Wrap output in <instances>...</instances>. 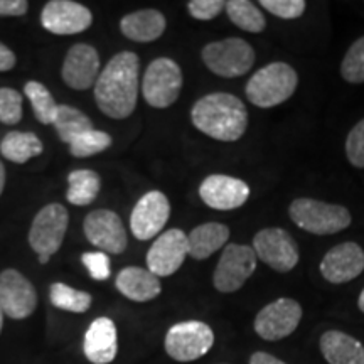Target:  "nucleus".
Returning <instances> with one entry per match:
<instances>
[{
  "label": "nucleus",
  "instance_id": "obj_1",
  "mask_svg": "<svg viewBox=\"0 0 364 364\" xmlns=\"http://www.w3.org/2000/svg\"><path fill=\"white\" fill-rule=\"evenodd\" d=\"M140 59L122 51L113 56L95 83V100L107 117L124 120L134 113L140 90Z\"/></svg>",
  "mask_w": 364,
  "mask_h": 364
},
{
  "label": "nucleus",
  "instance_id": "obj_2",
  "mask_svg": "<svg viewBox=\"0 0 364 364\" xmlns=\"http://www.w3.org/2000/svg\"><path fill=\"white\" fill-rule=\"evenodd\" d=\"M196 129L220 142H236L247 132L248 112L245 103L231 93H209L191 110Z\"/></svg>",
  "mask_w": 364,
  "mask_h": 364
},
{
  "label": "nucleus",
  "instance_id": "obj_3",
  "mask_svg": "<svg viewBox=\"0 0 364 364\" xmlns=\"http://www.w3.org/2000/svg\"><path fill=\"white\" fill-rule=\"evenodd\" d=\"M299 76L287 63H270L258 70L247 83V98L260 108L284 103L295 93Z\"/></svg>",
  "mask_w": 364,
  "mask_h": 364
},
{
  "label": "nucleus",
  "instance_id": "obj_4",
  "mask_svg": "<svg viewBox=\"0 0 364 364\" xmlns=\"http://www.w3.org/2000/svg\"><path fill=\"white\" fill-rule=\"evenodd\" d=\"M290 218L299 228L312 235H334L351 225V213L339 204L311 198H299L290 204Z\"/></svg>",
  "mask_w": 364,
  "mask_h": 364
},
{
  "label": "nucleus",
  "instance_id": "obj_5",
  "mask_svg": "<svg viewBox=\"0 0 364 364\" xmlns=\"http://www.w3.org/2000/svg\"><path fill=\"white\" fill-rule=\"evenodd\" d=\"M203 61L208 70L223 78L247 75L255 65V49L241 38H228L203 48Z\"/></svg>",
  "mask_w": 364,
  "mask_h": 364
},
{
  "label": "nucleus",
  "instance_id": "obj_6",
  "mask_svg": "<svg viewBox=\"0 0 364 364\" xmlns=\"http://www.w3.org/2000/svg\"><path fill=\"white\" fill-rule=\"evenodd\" d=\"M215 344V332L206 322H177L166 334V353L179 363H191L211 351Z\"/></svg>",
  "mask_w": 364,
  "mask_h": 364
},
{
  "label": "nucleus",
  "instance_id": "obj_7",
  "mask_svg": "<svg viewBox=\"0 0 364 364\" xmlns=\"http://www.w3.org/2000/svg\"><path fill=\"white\" fill-rule=\"evenodd\" d=\"M142 95L150 107L174 105L182 90V71L174 59L157 58L150 63L142 80Z\"/></svg>",
  "mask_w": 364,
  "mask_h": 364
},
{
  "label": "nucleus",
  "instance_id": "obj_8",
  "mask_svg": "<svg viewBox=\"0 0 364 364\" xmlns=\"http://www.w3.org/2000/svg\"><path fill=\"white\" fill-rule=\"evenodd\" d=\"M70 215L63 204H48L39 209L29 230V245L38 257L56 255L65 241Z\"/></svg>",
  "mask_w": 364,
  "mask_h": 364
},
{
  "label": "nucleus",
  "instance_id": "obj_9",
  "mask_svg": "<svg viewBox=\"0 0 364 364\" xmlns=\"http://www.w3.org/2000/svg\"><path fill=\"white\" fill-rule=\"evenodd\" d=\"M257 270V253L253 247L230 243L223 250L220 262L213 273V285L223 294H233L247 284Z\"/></svg>",
  "mask_w": 364,
  "mask_h": 364
},
{
  "label": "nucleus",
  "instance_id": "obj_10",
  "mask_svg": "<svg viewBox=\"0 0 364 364\" xmlns=\"http://www.w3.org/2000/svg\"><path fill=\"white\" fill-rule=\"evenodd\" d=\"M257 257L273 270L287 273L299 263V247L289 231L282 228H265L253 238Z\"/></svg>",
  "mask_w": 364,
  "mask_h": 364
},
{
  "label": "nucleus",
  "instance_id": "obj_11",
  "mask_svg": "<svg viewBox=\"0 0 364 364\" xmlns=\"http://www.w3.org/2000/svg\"><path fill=\"white\" fill-rule=\"evenodd\" d=\"M302 307L297 300L279 299L268 304L255 317V332L265 341H282L297 331Z\"/></svg>",
  "mask_w": 364,
  "mask_h": 364
},
{
  "label": "nucleus",
  "instance_id": "obj_12",
  "mask_svg": "<svg viewBox=\"0 0 364 364\" xmlns=\"http://www.w3.org/2000/svg\"><path fill=\"white\" fill-rule=\"evenodd\" d=\"M189 255L188 235L179 228L162 233L147 253V270L159 277H171L179 270Z\"/></svg>",
  "mask_w": 364,
  "mask_h": 364
},
{
  "label": "nucleus",
  "instance_id": "obj_13",
  "mask_svg": "<svg viewBox=\"0 0 364 364\" xmlns=\"http://www.w3.org/2000/svg\"><path fill=\"white\" fill-rule=\"evenodd\" d=\"M83 231L86 240L103 253L120 255L127 250L129 240L124 223L117 213L110 209H97L85 218Z\"/></svg>",
  "mask_w": 364,
  "mask_h": 364
},
{
  "label": "nucleus",
  "instance_id": "obj_14",
  "mask_svg": "<svg viewBox=\"0 0 364 364\" xmlns=\"http://www.w3.org/2000/svg\"><path fill=\"white\" fill-rule=\"evenodd\" d=\"M171 203L161 191H150L135 204L130 215V230L136 240L147 241L157 236L169 221Z\"/></svg>",
  "mask_w": 364,
  "mask_h": 364
},
{
  "label": "nucleus",
  "instance_id": "obj_15",
  "mask_svg": "<svg viewBox=\"0 0 364 364\" xmlns=\"http://www.w3.org/2000/svg\"><path fill=\"white\" fill-rule=\"evenodd\" d=\"M0 306L7 317L16 321L29 317L38 306L34 285L14 268L0 273Z\"/></svg>",
  "mask_w": 364,
  "mask_h": 364
},
{
  "label": "nucleus",
  "instance_id": "obj_16",
  "mask_svg": "<svg viewBox=\"0 0 364 364\" xmlns=\"http://www.w3.org/2000/svg\"><path fill=\"white\" fill-rule=\"evenodd\" d=\"M41 22L49 33L73 36L88 29L93 22V16L83 4L71 2V0H51L43 9Z\"/></svg>",
  "mask_w": 364,
  "mask_h": 364
},
{
  "label": "nucleus",
  "instance_id": "obj_17",
  "mask_svg": "<svg viewBox=\"0 0 364 364\" xmlns=\"http://www.w3.org/2000/svg\"><path fill=\"white\" fill-rule=\"evenodd\" d=\"M199 196L209 208L218 209V211H231L248 201L250 188L247 182L236 177L213 174L201 182Z\"/></svg>",
  "mask_w": 364,
  "mask_h": 364
},
{
  "label": "nucleus",
  "instance_id": "obj_18",
  "mask_svg": "<svg viewBox=\"0 0 364 364\" xmlns=\"http://www.w3.org/2000/svg\"><path fill=\"white\" fill-rule=\"evenodd\" d=\"M364 272V250L354 241H346L326 253L321 262L322 277L331 284H346Z\"/></svg>",
  "mask_w": 364,
  "mask_h": 364
},
{
  "label": "nucleus",
  "instance_id": "obj_19",
  "mask_svg": "<svg viewBox=\"0 0 364 364\" xmlns=\"http://www.w3.org/2000/svg\"><path fill=\"white\" fill-rule=\"evenodd\" d=\"M63 81L73 90H88L100 76L98 51L90 44H75L68 51L61 70Z\"/></svg>",
  "mask_w": 364,
  "mask_h": 364
},
{
  "label": "nucleus",
  "instance_id": "obj_20",
  "mask_svg": "<svg viewBox=\"0 0 364 364\" xmlns=\"http://www.w3.org/2000/svg\"><path fill=\"white\" fill-rule=\"evenodd\" d=\"M85 356L93 364H110L117 358L118 334L112 318L98 317L91 322L85 334Z\"/></svg>",
  "mask_w": 364,
  "mask_h": 364
},
{
  "label": "nucleus",
  "instance_id": "obj_21",
  "mask_svg": "<svg viewBox=\"0 0 364 364\" xmlns=\"http://www.w3.org/2000/svg\"><path fill=\"white\" fill-rule=\"evenodd\" d=\"M118 292L134 302H149L159 297L162 285L159 277L140 267H127L117 275Z\"/></svg>",
  "mask_w": 364,
  "mask_h": 364
},
{
  "label": "nucleus",
  "instance_id": "obj_22",
  "mask_svg": "<svg viewBox=\"0 0 364 364\" xmlns=\"http://www.w3.org/2000/svg\"><path fill=\"white\" fill-rule=\"evenodd\" d=\"M120 31L127 39L135 43H152L166 31V17L156 9L132 12L120 21Z\"/></svg>",
  "mask_w": 364,
  "mask_h": 364
},
{
  "label": "nucleus",
  "instance_id": "obj_23",
  "mask_svg": "<svg viewBox=\"0 0 364 364\" xmlns=\"http://www.w3.org/2000/svg\"><path fill=\"white\" fill-rule=\"evenodd\" d=\"M321 353L329 364H364V346L341 331L322 334Z\"/></svg>",
  "mask_w": 364,
  "mask_h": 364
},
{
  "label": "nucleus",
  "instance_id": "obj_24",
  "mask_svg": "<svg viewBox=\"0 0 364 364\" xmlns=\"http://www.w3.org/2000/svg\"><path fill=\"white\" fill-rule=\"evenodd\" d=\"M230 228L221 223H204L188 235L189 255L194 260H206L228 243Z\"/></svg>",
  "mask_w": 364,
  "mask_h": 364
},
{
  "label": "nucleus",
  "instance_id": "obj_25",
  "mask_svg": "<svg viewBox=\"0 0 364 364\" xmlns=\"http://www.w3.org/2000/svg\"><path fill=\"white\" fill-rule=\"evenodd\" d=\"M44 145L33 132H9L0 142V154L14 164H26L43 154Z\"/></svg>",
  "mask_w": 364,
  "mask_h": 364
},
{
  "label": "nucleus",
  "instance_id": "obj_26",
  "mask_svg": "<svg viewBox=\"0 0 364 364\" xmlns=\"http://www.w3.org/2000/svg\"><path fill=\"white\" fill-rule=\"evenodd\" d=\"M68 184H70V188H68L66 198L75 206H88V204L97 199L100 189H102L100 176L90 169H78L70 172Z\"/></svg>",
  "mask_w": 364,
  "mask_h": 364
},
{
  "label": "nucleus",
  "instance_id": "obj_27",
  "mask_svg": "<svg viewBox=\"0 0 364 364\" xmlns=\"http://www.w3.org/2000/svg\"><path fill=\"white\" fill-rule=\"evenodd\" d=\"M54 129H56L61 142L70 145L76 136H80L85 132L93 130V122L90 120L88 115L80 112L78 108L71 107V105H58L56 117L53 122Z\"/></svg>",
  "mask_w": 364,
  "mask_h": 364
},
{
  "label": "nucleus",
  "instance_id": "obj_28",
  "mask_svg": "<svg viewBox=\"0 0 364 364\" xmlns=\"http://www.w3.org/2000/svg\"><path fill=\"white\" fill-rule=\"evenodd\" d=\"M225 11L236 27L247 33L258 34L265 31L267 19L260 9L255 6L250 0H230L226 2Z\"/></svg>",
  "mask_w": 364,
  "mask_h": 364
},
{
  "label": "nucleus",
  "instance_id": "obj_29",
  "mask_svg": "<svg viewBox=\"0 0 364 364\" xmlns=\"http://www.w3.org/2000/svg\"><path fill=\"white\" fill-rule=\"evenodd\" d=\"M49 299H51V304L56 309L73 314H85L91 307V302H93V297L88 292L76 290L70 285L61 284V282L51 285Z\"/></svg>",
  "mask_w": 364,
  "mask_h": 364
},
{
  "label": "nucleus",
  "instance_id": "obj_30",
  "mask_svg": "<svg viewBox=\"0 0 364 364\" xmlns=\"http://www.w3.org/2000/svg\"><path fill=\"white\" fill-rule=\"evenodd\" d=\"M26 97L29 98L31 105H33L36 120L41 122L43 125H49L54 122L58 112V103L54 102L53 95L39 81H27L24 86Z\"/></svg>",
  "mask_w": 364,
  "mask_h": 364
},
{
  "label": "nucleus",
  "instance_id": "obj_31",
  "mask_svg": "<svg viewBox=\"0 0 364 364\" xmlns=\"http://www.w3.org/2000/svg\"><path fill=\"white\" fill-rule=\"evenodd\" d=\"M112 136L102 130H88L70 144V152L75 157H90L97 156L112 147Z\"/></svg>",
  "mask_w": 364,
  "mask_h": 364
},
{
  "label": "nucleus",
  "instance_id": "obj_32",
  "mask_svg": "<svg viewBox=\"0 0 364 364\" xmlns=\"http://www.w3.org/2000/svg\"><path fill=\"white\" fill-rule=\"evenodd\" d=\"M341 75L348 83H364V36L348 49L341 63Z\"/></svg>",
  "mask_w": 364,
  "mask_h": 364
},
{
  "label": "nucleus",
  "instance_id": "obj_33",
  "mask_svg": "<svg viewBox=\"0 0 364 364\" xmlns=\"http://www.w3.org/2000/svg\"><path fill=\"white\" fill-rule=\"evenodd\" d=\"M22 120V95L12 88H0V122L16 125Z\"/></svg>",
  "mask_w": 364,
  "mask_h": 364
},
{
  "label": "nucleus",
  "instance_id": "obj_34",
  "mask_svg": "<svg viewBox=\"0 0 364 364\" xmlns=\"http://www.w3.org/2000/svg\"><path fill=\"white\" fill-rule=\"evenodd\" d=\"M260 6L280 19L292 21L306 12L307 4L304 0H262Z\"/></svg>",
  "mask_w": 364,
  "mask_h": 364
},
{
  "label": "nucleus",
  "instance_id": "obj_35",
  "mask_svg": "<svg viewBox=\"0 0 364 364\" xmlns=\"http://www.w3.org/2000/svg\"><path fill=\"white\" fill-rule=\"evenodd\" d=\"M346 156L358 169H364V118L349 132L346 139Z\"/></svg>",
  "mask_w": 364,
  "mask_h": 364
},
{
  "label": "nucleus",
  "instance_id": "obj_36",
  "mask_svg": "<svg viewBox=\"0 0 364 364\" xmlns=\"http://www.w3.org/2000/svg\"><path fill=\"white\" fill-rule=\"evenodd\" d=\"M81 262H83V265L86 267V270H88L90 277L93 280H98V282H103V280H108V277H110V258H108L107 253L103 252H88V253H83L81 255Z\"/></svg>",
  "mask_w": 364,
  "mask_h": 364
},
{
  "label": "nucleus",
  "instance_id": "obj_37",
  "mask_svg": "<svg viewBox=\"0 0 364 364\" xmlns=\"http://www.w3.org/2000/svg\"><path fill=\"white\" fill-rule=\"evenodd\" d=\"M226 2L223 0H191L188 4V11L194 19L211 21L225 11Z\"/></svg>",
  "mask_w": 364,
  "mask_h": 364
},
{
  "label": "nucleus",
  "instance_id": "obj_38",
  "mask_svg": "<svg viewBox=\"0 0 364 364\" xmlns=\"http://www.w3.org/2000/svg\"><path fill=\"white\" fill-rule=\"evenodd\" d=\"M29 4L26 0H0V17L26 16Z\"/></svg>",
  "mask_w": 364,
  "mask_h": 364
},
{
  "label": "nucleus",
  "instance_id": "obj_39",
  "mask_svg": "<svg viewBox=\"0 0 364 364\" xmlns=\"http://www.w3.org/2000/svg\"><path fill=\"white\" fill-rule=\"evenodd\" d=\"M16 54L11 48H7L6 44L0 43V71H11L16 68Z\"/></svg>",
  "mask_w": 364,
  "mask_h": 364
},
{
  "label": "nucleus",
  "instance_id": "obj_40",
  "mask_svg": "<svg viewBox=\"0 0 364 364\" xmlns=\"http://www.w3.org/2000/svg\"><path fill=\"white\" fill-rule=\"evenodd\" d=\"M250 364H287V363H284L279 358L272 356V354L258 351L252 354V358H250Z\"/></svg>",
  "mask_w": 364,
  "mask_h": 364
},
{
  "label": "nucleus",
  "instance_id": "obj_41",
  "mask_svg": "<svg viewBox=\"0 0 364 364\" xmlns=\"http://www.w3.org/2000/svg\"><path fill=\"white\" fill-rule=\"evenodd\" d=\"M4 188H6V167H4L2 161H0V196L4 193Z\"/></svg>",
  "mask_w": 364,
  "mask_h": 364
},
{
  "label": "nucleus",
  "instance_id": "obj_42",
  "mask_svg": "<svg viewBox=\"0 0 364 364\" xmlns=\"http://www.w3.org/2000/svg\"><path fill=\"white\" fill-rule=\"evenodd\" d=\"M358 307H359V311L364 312V289H363V292L359 294V299H358Z\"/></svg>",
  "mask_w": 364,
  "mask_h": 364
},
{
  "label": "nucleus",
  "instance_id": "obj_43",
  "mask_svg": "<svg viewBox=\"0 0 364 364\" xmlns=\"http://www.w3.org/2000/svg\"><path fill=\"white\" fill-rule=\"evenodd\" d=\"M4 316H6V314H4L2 306H0V332H2V327H4Z\"/></svg>",
  "mask_w": 364,
  "mask_h": 364
}]
</instances>
